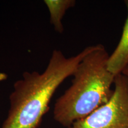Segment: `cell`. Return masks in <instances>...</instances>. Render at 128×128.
<instances>
[{
	"label": "cell",
	"mask_w": 128,
	"mask_h": 128,
	"mask_svg": "<svg viewBox=\"0 0 128 128\" xmlns=\"http://www.w3.org/2000/svg\"><path fill=\"white\" fill-rule=\"evenodd\" d=\"M121 74L124 75V76H125L126 78H128V61L127 62V64H126V66H124V70L122 71Z\"/></svg>",
	"instance_id": "cell-6"
},
{
	"label": "cell",
	"mask_w": 128,
	"mask_h": 128,
	"mask_svg": "<svg viewBox=\"0 0 128 128\" xmlns=\"http://www.w3.org/2000/svg\"><path fill=\"white\" fill-rule=\"evenodd\" d=\"M49 14L50 22L54 29L59 33L64 32L62 19L66 11L73 7L76 4L74 0H44Z\"/></svg>",
	"instance_id": "cell-5"
},
{
	"label": "cell",
	"mask_w": 128,
	"mask_h": 128,
	"mask_svg": "<svg viewBox=\"0 0 128 128\" xmlns=\"http://www.w3.org/2000/svg\"><path fill=\"white\" fill-rule=\"evenodd\" d=\"M128 16L123 28L120 39L108 61V68L114 76L121 74L128 61V0L124 1Z\"/></svg>",
	"instance_id": "cell-4"
},
{
	"label": "cell",
	"mask_w": 128,
	"mask_h": 128,
	"mask_svg": "<svg viewBox=\"0 0 128 128\" xmlns=\"http://www.w3.org/2000/svg\"><path fill=\"white\" fill-rule=\"evenodd\" d=\"M108 57L104 46L96 44L78 64L71 86L54 105V118L60 125L70 127L111 98L116 76L108 70Z\"/></svg>",
	"instance_id": "cell-2"
},
{
	"label": "cell",
	"mask_w": 128,
	"mask_h": 128,
	"mask_svg": "<svg viewBox=\"0 0 128 128\" xmlns=\"http://www.w3.org/2000/svg\"><path fill=\"white\" fill-rule=\"evenodd\" d=\"M94 47L87 46L70 58L55 49L43 72H24L14 84L8 113L1 128H39L56 90L67 78L73 76L80 62Z\"/></svg>",
	"instance_id": "cell-1"
},
{
	"label": "cell",
	"mask_w": 128,
	"mask_h": 128,
	"mask_svg": "<svg viewBox=\"0 0 128 128\" xmlns=\"http://www.w3.org/2000/svg\"><path fill=\"white\" fill-rule=\"evenodd\" d=\"M67 128H128V78L116 76L110 100Z\"/></svg>",
	"instance_id": "cell-3"
}]
</instances>
